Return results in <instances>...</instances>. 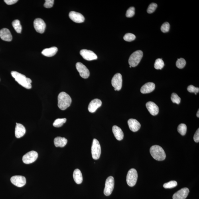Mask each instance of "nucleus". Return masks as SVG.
<instances>
[{
    "mask_svg": "<svg viewBox=\"0 0 199 199\" xmlns=\"http://www.w3.org/2000/svg\"><path fill=\"white\" fill-rule=\"evenodd\" d=\"M11 74L19 85L27 89L32 88V80L30 78H27L24 75L15 71L11 72Z\"/></svg>",
    "mask_w": 199,
    "mask_h": 199,
    "instance_id": "1",
    "label": "nucleus"
},
{
    "mask_svg": "<svg viewBox=\"0 0 199 199\" xmlns=\"http://www.w3.org/2000/svg\"><path fill=\"white\" fill-rule=\"evenodd\" d=\"M58 100V107L62 110L67 109L72 103V99L70 95L65 92H61L59 94Z\"/></svg>",
    "mask_w": 199,
    "mask_h": 199,
    "instance_id": "2",
    "label": "nucleus"
},
{
    "mask_svg": "<svg viewBox=\"0 0 199 199\" xmlns=\"http://www.w3.org/2000/svg\"><path fill=\"white\" fill-rule=\"evenodd\" d=\"M150 152L152 157L158 161H162L166 159L165 152L163 148L159 145L152 146L150 148Z\"/></svg>",
    "mask_w": 199,
    "mask_h": 199,
    "instance_id": "3",
    "label": "nucleus"
},
{
    "mask_svg": "<svg viewBox=\"0 0 199 199\" xmlns=\"http://www.w3.org/2000/svg\"><path fill=\"white\" fill-rule=\"evenodd\" d=\"M143 55V52L141 50H138L133 53L129 59V62L130 66L133 67L137 66L141 61Z\"/></svg>",
    "mask_w": 199,
    "mask_h": 199,
    "instance_id": "4",
    "label": "nucleus"
},
{
    "mask_svg": "<svg viewBox=\"0 0 199 199\" xmlns=\"http://www.w3.org/2000/svg\"><path fill=\"white\" fill-rule=\"evenodd\" d=\"M138 177V172L135 168L129 170L127 176V183L130 187H133L137 183Z\"/></svg>",
    "mask_w": 199,
    "mask_h": 199,
    "instance_id": "5",
    "label": "nucleus"
},
{
    "mask_svg": "<svg viewBox=\"0 0 199 199\" xmlns=\"http://www.w3.org/2000/svg\"><path fill=\"white\" fill-rule=\"evenodd\" d=\"M91 151L93 159H98L101 155V148L99 141L96 139L93 140Z\"/></svg>",
    "mask_w": 199,
    "mask_h": 199,
    "instance_id": "6",
    "label": "nucleus"
},
{
    "mask_svg": "<svg viewBox=\"0 0 199 199\" xmlns=\"http://www.w3.org/2000/svg\"><path fill=\"white\" fill-rule=\"evenodd\" d=\"M114 187V178L112 176H109L105 181V187L104 193L105 196H110L112 192Z\"/></svg>",
    "mask_w": 199,
    "mask_h": 199,
    "instance_id": "7",
    "label": "nucleus"
},
{
    "mask_svg": "<svg viewBox=\"0 0 199 199\" xmlns=\"http://www.w3.org/2000/svg\"><path fill=\"white\" fill-rule=\"evenodd\" d=\"M38 154L36 151H32L28 152L23 156L22 160L24 163L29 164L33 163L37 159Z\"/></svg>",
    "mask_w": 199,
    "mask_h": 199,
    "instance_id": "8",
    "label": "nucleus"
},
{
    "mask_svg": "<svg viewBox=\"0 0 199 199\" xmlns=\"http://www.w3.org/2000/svg\"><path fill=\"white\" fill-rule=\"evenodd\" d=\"M122 76L119 73H117L114 76L111 80V84L115 91H119L122 87Z\"/></svg>",
    "mask_w": 199,
    "mask_h": 199,
    "instance_id": "9",
    "label": "nucleus"
},
{
    "mask_svg": "<svg viewBox=\"0 0 199 199\" xmlns=\"http://www.w3.org/2000/svg\"><path fill=\"white\" fill-rule=\"evenodd\" d=\"M77 70L82 78L87 79L90 75V72L86 67L81 62L77 63L76 65Z\"/></svg>",
    "mask_w": 199,
    "mask_h": 199,
    "instance_id": "10",
    "label": "nucleus"
},
{
    "mask_svg": "<svg viewBox=\"0 0 199 199\" xmlns=\"http://www.w3.org/2000/svg\"><path fill=\"white\" fill-rule=\"evenodd\" d=\"M34 26L36 32L42 34L45 30L46 24L43 20L40 18H37L34 20Z\"/></svg>",
    "mask_w": 199,
    "mask_h": 199,
    "instance_id": "11",
    "label": "nucleus"
},
{
    "mask_svg": "<svg viewBox=\"0 0 199 199\" xmlns=\"http://www.w3.org/2000/svg\"><path fill=\"white\" fill-rule=\"evenodd\" d=\"M12 183L17 187H21L26 184V178L24 176H15L12 177L11 179Z\"/></svg>",
    "mask_w": 199,
    "mask_h": 199,
    "instance_id": "12",
    "label": "nucleus"
},
{
    "mask_svg": "<svg viewBox=\"0 0 199 199\" xmlns=\"http://www.w3.org/2000/svg\"><path fill=\"white\" fill-rule=\"evenodd\" d=\"M81 56L85 60L87 61H92L96 60L97 59V56L95 53L91 51L87 50H82L80 52Z\"/></svg>",
    "mask_w": 199,
    "mask_h": 199,
    "instance_id": "13",
    "label": "nucleus"
},
{
    "mask_svg": "<svg viewBox=\"0 0 199 199\" xmlns=\"http://www.w3.org/2000/svg\"><path fill=\"white\" fill-rule=\"evenodd\" d=\"M70 19L76 23H82L85 21V17L82 14L74 11L70 12L69 13Z\"/></svg>",
    "mask_w": 199,
    "mask_h": 199,
    "instance_id": "14",
    "label": "nucleus"
},
{
    "mask_svg": "<svg viewBox=\"0 0 199 199\" xmlns=\"http://www.w3.org/2000/svg\"><path fill=\"white\" fill-rule=\"evenodd\" d=\"M190 191L187 188L181 189L174 194L172 197L173 199H186L188 196Z\"/></svg>",
    "mask_w": 199,
    "mask_h": 199,
    "instance_id": "15",
    "label": "nucleus"
},
{
    "mask_svg": "<svg viewBox=\"0 0 199 199\" xmlns=\"http://www.w3.org/2000/svg\"><path fill=\"white\" fill-rule=\"evenodd\" d=\"M101 105L102 102L100 100L97 99H93L89 103L88 110L91 113H94L99 107H101Z\"/></svg>",
    "mask_w": 199,
    "mask_h": 199,
    "instance_id": "16",
    "label": "nucleus"
},
{
    "mask_svg": "<svg viewBox=\"0 0 199 199\" xmlns=\"http://www.w3.org/2000/svg\"><path fill=\"white\" fill-rule=\"evenodd\" d=\"M146 105L148 110L151 115H156L159 113V107L155 103L152 101H149L146 104Z\"/></svg>",
    "mask_w": 199,
    "mask_h": 199,
    "instance_id": "17",
    "label": "nucleus"
},
{
    "mask_svg": "<svg viewBox=\"0 0 199 199\" xmlns=\"http://www.w3.org/2000/svg\"><path fill=\"white\" fill-rule=\"evenodd\" d=\"M0 37L3 40L7 41H11L12 39L11 32L7 28H3L0 30Z\"/></svg>",
    "mask_w": 199,
    "mask_h": 199,
    "instance_id": "18",
    "label": "nucleus"
},
{
    "mask_svg": "<svg viewBox=\"0 0 199 199\" xmlns=\"http://www.w3.org/2000/svg\"><path fill=\"white\" fill-rule=\"evenodd\" d=\"M128 123L130 129L133 132L138 131L141 127V124L135 119H129L128 120Z\"/></svg>",
    "mask_w": 199,
    "mask_h": 199,
    "instance_id": "19",
    "label": "nucleus"
},
{
    "mask_svg": "<svg viewBox=\"0 0 199 199\" xmlns=\"http://www.w3.org/2000/svg\"><path fill=\"white\" fill-rule=\"evenodd\" d=\"M155 85L152 82H148L143 85L141 89V92L143 94L151 93L155 89Z\"/></svg>",
    "mask_w": 199,
    "mask_h": 199,
    "instance_id": "20",
    "label": "nucleus"
},
{
    "mask_svg": "<svg viewBox=\"0 0 199 199\" xmlns=\"http://www.w3.org/2000/svg\"><path fill=\"white\" fill-rule=\"evenodd\" d=\"M26 130L25 127L21 124L16 123L15 128V134L16 137L17 138L23 137L25 134Z\"/></svg>",
    "mask_w": 199,
    "mask_h": 199,
    "instance_id": "21",
    "label": "nucleus"
},
{
    "mask_svg": "<svg viewBox=\"0 0 199 199\" xmlns=\"http://www.w3.org/2000/svg\"><path fill=\"white\" fill-rule=\"evenodd\" d=\"M112 131L115 138L118 141H121L124 138L123 132L122 129L116 125L113 126Z\"/></svg>",
    "mask_w": 199,
    "mask_h": 199,
    "instance_id": "22",
    "label": "nucleus"
},
{
    "mask_svg": "<svg viewBox=\"0 0 199 199\" xmlns=\"http://www.w3.org/2000/svg\"><path fill=\"white\" fill-rule=\"evenodd\" d=\"M58 51V48L53 46L50 48L45 49L41 52L43 55L47 57H52L55 55Z\"/></svg>",
    "mask_w": 199,
    "mask_h": 199,
    "instance_id": "23",
    "label": "nucleus"
},
{
    "mask_svg": "<svg viewBox=\"0 0 199 199\" xmlns=\"http://www.w3.org/2000/svg\"><path fill=\"white\" fill-rule=\"evenodd\" d=\"M68 143V140L66 138L57 137L54 139V143L56 147H64Z\"/></svg>",
    "mask_w": 199,
    "mask_h": 199,
    "instance_id": "24",
    "label": "nucleus"
},
{
    "mask_svg": "<svg viewBox=\"0 0 199 199\" xmlns=\"http://www.w3.org/2000/svg\"><path fill=\"white\" fill-rule=\"evenodd\" d=\"M73 177L75 182L77 184H80L83 182V177L80 170L76 169L74 170L73 173Z\"/></svg>",
    "mask_w": 199,
    "mask_h": 199,
    "instance_id": "25",
    "label": "nucleus"
},
{
    "mask_svg": "<svg viewBox=\"0 0 199 199\" xmlns=\"http://www.w3.org/2000/svg\"><path fill=\"white\" fill-rule=\"evenodd\" d=\"M12 26L18 33H21L22 31V26L19 20H15L12 22Z\"/></svg>",
    "mask_w": 199,
    "mask_h": 199,
    "instance_id": "26",
    "label": "nucleus"
},
{
    "mask_svg": "<svg viewBox=\"0 0 199 199\" xmlns=\"http://www.w3.org/2000/svg\"><path fill=\"white\" fill-rule=\"evenodd\" d=\"M66 121V118L57 119L53 124V125L56 128L61 127Z\"/></svg>",
    "mask_w": 199,
    "mask_h": 199,
    "instance_id": "27",
    "label": "nucleus"
},
{
    "mask_svg": "<svg viewBox=\"0 0 199 199\" xmlns=\"http://www.w3.org/2000/svg\"><path fill=\"white\" fill-rule=\"evenodd\" d=\"M187 129V127L185 124H181L178 125L177 131L181 135L184 136L186 135Z\"/></svg>",
    "mask_w": 199,
    "mask_h": 199,
    "instance_id": "28",
    "label": "nucleus"
},
{
    "mask_svg": "<svg viewBox=\"0 0 199 199\" xmlns=\"http://www.w3.org/2000/svg\"><path fill=\"white\" fill-rule=\"evenodd\" d=\"M164 66L163 61L161 59L159 58L155 61L154 67L156 70H162Z\"/></svg>",
    "mask_w": 199,
    "mask_h": 199,
    "instance_id": "29",
    "label": "nucleus"
},
{
    "mask_svg": "<svg viewBox=\"0 0 199 199\" xmlns=\"http://www.w3.org/2000/svg\"><path fill=\"white\" fill-rule=\"evenodd\" d=\"M186 61L182 58L178 59L176 62L177 67L179 69H182L186 65Z\"/></svg>",
    "mask_w": 199,
    "mask_h": 199,
    "instance_id": "30",
    "label": "nucleus"
},
{
    "mask_svg": "<svg viewBox=\"0 0 199 199\" xmlns=\"http://www.w3.org/2000/svg\"><path fill=\"white\" fill-rule=\"evenodd\" d=\"M177 183L175 181H171L167 183L164 184L163 185L164 188L168 189V188H172L176 187L177 186Z\"/></svg>",
    "mask_w": 199,
    "mask_h": 199,
    "instance_id": "31",
    "label": "nucleus"
},
{
    "mask_svg": "<svg viewBox=\"0 0 199 199\" xmlns=\"http://www.w3.org/2000/svg\"><path fill=\"white\" fill-rule=\"evenodd\" d=\"M136 36L133 34L130 33L126 34L124 36V39L125 41L131 42L135 39Z\"/></svg>",
    "mask_w": 199,
    "mask_h": 199,
    "instance_id": "32",
    "label": "nucleus"
},
{
    "mask_svg": "<svg viewBox=\"0 0 199 199\" xmlns=\"http://www.w3.org/2000/svg\"><path fill=\"white\" fill-rule=\"evenodd\" d=\"M171 100L173 103H176L178 104L180 103L181 98L176 93H172L171 97Z\"/></svg>",
    "mask_w": 199,
    "mask_h": 199,
    "instance_id": "33",
    "label": "nucleus"
},
{
    "mask_svg": "<svg viewBox=\"0 0 199 199\" xmlns=\"http://www.w3.org/2000/svg\"><path fill=\"white\" fill-rule=\"evenodd\" d=\"M135 14V9L134 7H131L128 9L126 14V16L127 17H132Z\"/></svg>",
    "mask_w": 199,
    "mask_h": 199,
    "instance_id": "34",
    "label": "nucleus"
},
{
    "mask_svg": "<svg viewBox=\"0 0 199 199\" xmlns=\"http://www.w3.org/2000/svg\"><path fill=\"white\" fill-rule=\"evenodd\" d=\"M157 7V5L155 3H152L149 5L148 8L147 12L148 13L151 14L155 12L156 8Z\"/></svg>",
    "mask_w": 199,
    "mask_h": 199,
    "instance_id": "35",
    "label": "nucleus"
},
{
    "mask_svg": "<svg viewBox=\"0 0 199 199\" xmlns=\"http://www.w3.org/2000/svg\"><path fill=\"white\" fill-rule=\"evenodd\" d=\"M170 24L168 22H166L162 24L161 27V30L162 32L165 33L169 31L170 29Z\"/></svg>",
    "mask_w": 199,
    "mask_h": 199,
    "instance_id": "36",
    "label": "nucleus"
},
{
    "mask_svg": "<svg viewBox=\"0 0 199 199\" xmlns=\"http://www.w3.org/2000/svg\"><path fill=\"white\" fill-rule=\"evenodd\" d=\"M188 92L190 93H198L199 92V88L191 85L189 86L187 88Z\"/></svg>",
    "mask_w": 199,
    "mask_h": 199,
    "instance_id": "37",
    "label": "nucleus"
},
{
    "mask_svg": "<svg viewBox=\"0 0 199 199\" xmlns=\"http://www.w3.org/2000/svg\"><path fill=\"white\" fill-rule=\"evenodd\" d=\"M54 1V0H46L44 6L46 8H50L53 6Z\"/></svg>",
    "mask_w": 199,
    "mask_h": 199,
    "instance_id": "38",
    "label": "nucleus"
},
{
    "mask_svg": "<svg viewBox=\"0 0 199 199\" xmlns=\"http://www.w3.org/2000/svg\"><path fill=\"white\" fill-rule=\"evenodd\" d=\"M194 140L195 142L197 143H198L199 142V129H198L196 132L194 136Z\"/></svg>",
    "mask_w": 199,
    "mask_h": 199,
    "instance_id": "39",
    "label": "nucleus"
},
{
    "mask_svg": "<svg viewBox=\"0 0 199 199\" xmlns=\"http://www.w3.org/2000/svg\"><path fill=\"white\" fill-rule=\"evenodd\" d=\"M17 0H5L4 2L8 5H12L17 3Z\"/></svg>",
    "mask_w": 199,
    "mask_h": 199,
    "instance_id": "40",
    "label": "nucleus"
},
{
    "mask_svg": "<svg viewBox=\"0 0 199 199\" xmlns=\"http://www.w3.org/2000/svg\"><path fill=\"white\" fill-rule=\"evenodd\" d=\"M197 117L199 118V109L197 111Z\"/></svg>",
    "mask_w": 199,
    "mask_h": 199,
    "instance_id": "41",
    "label": "nucleus"
},
{
    "mask_svg": "<svg viewBox=\"0 0 199 199\" xmlns=\"http://www.w3.org/2000/svg\"><path fill=\"white\" fill-rule=\"evenodd\" d=\"M129 67H130V68H131L132 67L131 66H130Z\"/></svg>",
    "mask_w": 199,
    "mask_h": 199,
    "instance_id": "42",
    "label": "nucleus"
}]
</instances>
